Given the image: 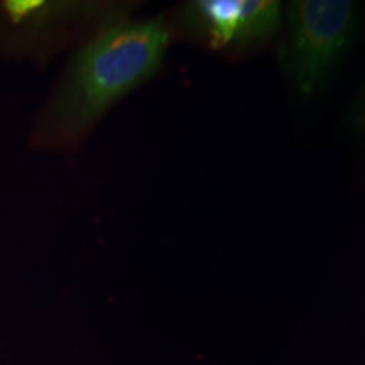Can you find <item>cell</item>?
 Returning <instances> with one entry per match:
<instances>
[{
  "mask_svg": "<svg viewBox=\"0 0 365 365\" xmlns=\"http://www.w3.org/2000/svg\"><path fill=\"white\" fill-rule=\"evenodd\" d=\"M171 43L164 17L108 22L71 54L27 135L33 150L70 153L113 105L149 81Z\"/></svg>",
  "mask_w": 365,
  "mask_h": 365,
  "instance_id": "cell-1",
  "label": "cell"
},
{
  "mask_svg": "<svg viewBox=\"0 0 365 365\" xmlns=\"http://www.w3.org/2000/svg\"><path fill=\"white\" fill-rule=\"evenodd\" d=\"M127 12L120 4L0 0V59L43 70L63 48L81 46Z\"/></svg>",
  "mask_w": 365,
  "mask_h": 365,
  "instance_id": "cell-2",
  "label": "cell"
},
{
  "mask_svg": "<svg viewBox=\"0 0 365 365\" xmlns=\"http://www.w3.org/2000/svg\"><path fill=\"white\" fill-rule=\"evenodd\" d=\"M286 38L282 68L301 102H313L339 70L357 27V4L349 0H294L282 9Z\"/></svg>",
  "mask_w": 365,
  "mask_h": 365,
  "instance_id": "cell-3",
  "label": "cell"
},
{
  "mask_svg": "<svg viewBox=\"0 0 365 365\" xmlns=\"http://www.w3.org/2000/svg\"><path fill=\"white\" fill-rule=\"evenodd\" d=\"M186 17L213 48L254 43L279 29L282 7L272 0H196Z\"/></svg>",
  "mask_w": 365,
  "mask_h": 365,
  "instance_id": "cell-4",
  "label": "cell"
},
{
  "mask_svg": "<svg viewBox=\"0 0 365 365\" xmlns=\"http://www.w3.org/2000/svg\"><path fill=\"white\" fill-rule=\"evenodd\" d=\"M346 132L365 156V76L360 81L345 112Z\"/></svg>",
  "mask_w": 365,
  "mask_h": 365,
  "instance_id": "cell-5",
  "label": "cell"
}]
</instances>
